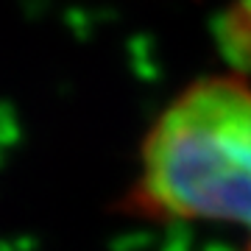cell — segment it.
Segmentation results:
<instances>
[{
	"label": "cell",
	"mask_w": 251,
	"mask_h": 251,
	"mask_svg": "<svg viewBox=\"0 0 251 251\" xmlns=\"http://www.w3.org/2000/svg\"><path fill=\"white\" fill-rule=\"evenodd\" d=\"M126 209L243 226L251 251V87L240 75L190 84L153 120Z\"/></svg>",
	"instance_id": "obj_1"
},
{
	"label": "cell",
	"mask_w": 251,
	"mask_h": 251,
	"mask_svg": "<svg viewBox=\"0 0 251 251\" xmlns=\"http://www.w3.org/2000/svg\"><path fill=\"white\" fill-rule=\"evenodd\" d=\"M224 53L234 62L251 64V0H237L218 23Z\"/></svg>",
	"instance_id": "obj_2"
}]
</instances>
